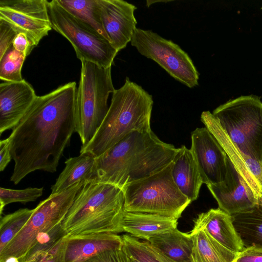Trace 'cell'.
I'll use <instances>...</instances> for the list:
<instances>
[{
    "label": "cell",
    "instance_id": "obj_32",
    "mask_svg": "<svg viewBox=\"0 0 262 262\" xmlns=\"http://www.w3.org/2000/svg\"><path fill=\"white\" fill-rule=\"evenodd\" d=\"M18 33L10 24L0 19V58L12 45L14 39Z\"/></svg>",
    "mask_w": 262,
    "mask_h": 262
},
{
    "label": "cell",
    "instance_id": "obj_14",
    "mask_svg": "<svg viewBox=\"0 0 262 262\" xmlns=\"http://www.w3.org/2000/svg\"><path fill=\"white\" fill-rule=\"evenodd\" d=\"M201 120L215 137L239 173L258 198L262 195V163L242 153L223 130L209 111L203 112Z\"/></svg>",
    "mask_w": 262,
    "mask_h": 262
},
{
    "label": "cell",
    "instance_id": "obj_7",
    "mask_svg": "<svg viewBox=\"0 0 262 262\" xmlns=\"http://www.w3.org/2000/svg\"><path fill=\"white\" fill-rule=\"evenodd\" d=\"M243 154L262 163V102L253 95L228 101L212 113Z\"/></svg>",
    "mask_w": 262,
    "mask_h": 262
},
{
    "label": "cell",
    "instance_id": "obj_3",
    "mask_svg": "<svg viewBox=\"0 0 262 262\" xmlns=\"http://www.w3.org/2000/svg\"><path fill=\"white\" fill-rule=\"evenodd\" d=\"M107 113L91 141L80 153L97 157L134 131L150 130L154 101L152 96L126 77L120 88L113 93Z\"/></svg>",
    "mask_w": 262,
    "mask_h": 262
},
{
    "label": "cell",
    "instance_id": "obj_23",
    "mask_svg": "<svg viewBox=\"0 0 262 262\" xmlns=\"http://www.w3.org/2000/svg\"><path fill=\"white\" fill-rule=\"evenodd\" d=\"M192 262H233L238 253L223 246L205 230L192 229Z\"/></svg>",
    "mask_w": 262,
    "mask_h": 262
},
{
    "label": "cell",
    "instance_id": "obj_16",
    "mask_svg": "<svg viewBox=\"0 0 262 262\" xmlns=\"http://www.w3.org/2000/svg\"><path fill=\"white\" fill-rule=\"evenodd\" d=\"M37 96L25 79L0 83V134L13 128L20 121Z\"/></svg>",
    "mask_w": 262,
    "mask_h": 262
},
{
    "label": "cell",
    "instance_id": "obj_1",
    "mask_svg": "<svg viewBox=\"0 0 262 262\" xmlns=\"http://www.w3.org/2000/svg\"><path fill=\"white\" fill-rule=\"evenodd\" d=\"M76 83L71 82L37 96L8 137L14 167L10 181L18 184L36 170L56 171L75 132Z\"/></svg>",
    "mask_w": 262,
    "mask_h": 262
},
{
    "label": "cell",
    "instance_id": "obj_25",
    "mask_svg": "<svg viewBox=\"0 0 262 262\" xmlns=\"http://www.w3.org/2000/svg\"><path fill=\"white\" fill-rule=\"evenodd\" d=\"M57 2L69 13L108 40L101 21L99 0H57Z\"/></svg>",
    "mask_w": 262,
    "mask_h": 262
},
{
    "label": "cell",
    "instance_id": "obj_2",
    "mask_svg": "<svg viewBox=\"0 0 262 262\" xmlns=\"http://www.w3.org/2000/svg\"><path fill=\"white\" fill-rule=\"evenodd\" d=\"M177 149L160 140L151 129L132 132L96 157L93 180L123 189L166 167Z\"/></svg>",
    "mask_w": 262,
    "mask_h": 262
},
{
    "label": "cell",
    "instance_id": "obj_31",
    "mask_svg": "<svg viewBox=\"0 0 262 262\" xmlns=\"http://www.w3.org/2000/svg\"><path fill=\"white\" fill-rule=\"evenodd\" d=\"M83 262H131L123 246L101 252Z\"/></svg>",
    "mask_w": 262,
    "mask_h": 262
},
{
    "label": "cell",
    "instance_id": "obj_12",
    "mask_svg": "<svg viewBox=\"0 0 262 262\" xmlns=\"http://www.w3.org/2000/svg\"><path fill=\"white\" fill-rule=\"evenodd\" d=\"M190 149L197 164L203 183L206 185L223 183L228 172V156L206 127L191 133Z\"/></svg>",
    "mask_w": 262,
    "mask_h": 262
},
{
    "label": "cell",
    "instance_id": "obj_34",
    "mask_svg": "<svg viewBox=\"0 0 262 262\" xmlns=\"http://www.w3.org/2000/svg\"><path fill=\"white\" fill-rule=\"evenodd\" d=\"M233 262H262V246L245 248L238 253Z\"/></svg>",
    "mask_w": 262,
    "mask_h": 262
},
{
    "label": "cell",
    "instance_id": "obj_4",
    "mask_svg": "<svg viewBox=\"0 0 262 262\" xmlns=\"http://www.w3.org/2000/svg\"><path fill=\"white\" fill-rule=\"evenodd\" d=\"M122 189L93 179L85 181L62 225L69 236L120 233L123 211Z\"/></svg>",
    "mask_w": 262,
    "mask_h": 262
},
{
    "label": "cell",
    "instance_id": "obj_19",
    "mask_svg": "<svg viewBox=\"0 0 262 262\" xmlns=\"http://www.w3.org/2000/svg\"><path fill=\"white\" fill-rule=\"evenodd\" d=\"M177 219L156 214L123 211L120 232L147 241L151 237L177 228Z\"/></svg>",
    "mask_w": 262,
    "mask_h": 262
},
{
    "label": "cell",
    "instance_id": "obj_28",
    "mask_svg": "<svg viewBox=\"0 0 262 262\" xmlns=\"http://www.w3.org/2000/svg\"><path fill=\"white\" fill-rule=\"evenodd\" d=\"M33 211L34 209H19L1 217L0 252L20 231Z\"/></svg>",
    "mask_w": 262,
    "mask_h": 262
},
{
    "label": "cell",
    "instance_id": "obj_36",
    "mask_svg": "<svg viewBox=\"0 0 262 262\" xmlns=\"http://www.w3.org/2000/svg\"><path fill=\"white\" fill-rule=\"evenodd\" d=\"M12 159L9 138L0 142V170L3 171Z\"/></svg>",
    "mask_w": 262,
    "mask_h": 262
},
{
    "label": "cell",
    "instance_id": "obj_21",
    "mask_svg": "<svg viewBox=\"0 0 262 262\" xmlns=\"http://www.w3.org/2000/svg\"><path fill=\"white\" fill-rule=\"evenodd\" d=\"M96 158L91 153L83 152L67 159L64 168L51 187V194L61 192L79 182L94 179L96 176Z\"/></svg>",
    "mask_w": 262,
    "mask_h": 262
},
{
    "label": "cell",
    "instance_id": "obj_33",
    "mask_svg": "<svg viewBox=\"0 0 262 262\" xmlns=\"http://www.w3.org/2000/svg\"><path fill=\"white\" fill-rule=\"evenodd\" d=\"M67 237L49 252L31 262H65Z\"/></svg>",
    "mask_w": 262,
    "mask_h": 262
},
{
    "label": "cell",
    "instance_id": "obj_13",
    "mask_svg": "<svg viewBox=\"0 0 262 262\" xmlns=\"http://www.w3.org/2000/svg\"><path fill=\"white\" fill-rule=\"evenodd\" d=\"M207 186L216 201L219 208L230 215L248 210L258 203V195L229 158L226 180L221 184Z\"/></svg>",
    "mask_w": 262,
    "mask_h": 262
},
{
    "label": "cell",
    "instance_id": "obj_35",
    "mask_svg": "<svg viewBox=\"0 0 262 262\" xmlns=\"http://www.w3.org/2000/svg\"><path fill=\"white\" fill-rule=\"evenodd\" d=\"M12 45L15 49L23 53L26 57L34 48L27 36L23 33H18L17 34Z\"/></svg>",
    "mask_w": 262,
    "mask_h": 262
},
{
    "label": "cell",
    "instance_id": "obj_11",
    "mask_svg": "<svg viewBox=\"0 0 262 262\" xmlns=\"http://www.w3.org/2000/svg\"><path fill=\"white\" fill-rule=\"evenodd\" d=\"M47 0H0V19L10 24L18 33L25 34L37 46L52 29Z\"/></svg>",
    "mask_w": 262,
    "mask_h": 262
},
{
    "label": "cell",
    "instance_id": "obj_20",
    "mask_svg": "<svg viewBox=\"0 0 262 262\" xmlns=\"http://www.w3.org/2000/svg\"><path fill=\"white\" fill-rule=\"evenodd\" d=\"M171 174L182 193L191 202L198 199L203 182L191 150L184 145L177 149L172 161Z\"/></svg>",
    "mask_w": 262,
    "mask_h": 262
},
{
    "label": "cell",
    "instance_id": "obj_18",
    "mask_svg": "<svg viewBox=\"0 0 262 262\" xmlns=\"http://www.w3.org/2000/svg\"><path fill=\"white\" fill-rule=\"evenodd\" d=\"M122 246V236L116 233L68 236L65 262H83L101 252Z\"/></svg>",
    "mask_w": 262,
    "mask_h": 262
},
{
    "label": "cell",
    "instance_id": "obj_27",
    "mask_svg": "<svg viewBox=\"0 0 262 262\" xmlns=\"http://www.w3.org/2000/svg\"><path fill=\"white\" fill-rule=\"evenodd\" d=\"M68 234L61 223L49 230L40 233L31 247L19 262H31L53 249Z\"/></svg>",
    "mask_w": 262,
    "mask_h": 262
},
{
    "label": "cell",
    "instance_id": "obj_6",
    "mask_svg": "<svg viewBox=\"0 0 262 262\" xmlns=\"http://www.w3.org/2000/svg\"><path fill=\"white\" fill-rule=\"evenodd\" d=\"M172 162L148 177L125 186L123 211L156 214L178 220L191 203L171 177Z\"/></svg>",
    "mask_w": 262,
    "mask_h": 262
},
{
    "label": "cell",
    "instance_id": "obj_37",
    "mask_svg": "<svg viewBox=\"0 0 262 262\" xmlns=\"http://www.w3.org/2000/svg\"><path fill=\"white\" fill-rule=\"evenodd\" d=\"M5 262H19L18 258L14 257L11 256L8 257Z\"/></svg>",
    "mask_w": 262,
    "mask_h": 262
},
{
    "label": "cell",
    "instance_id": "obj_15",
    "mask_svg": "<svg viewBox=\"0 0 262 262\" xmlns=\"http://www.w3.org/2000/svg\"><path fill=\"white\" fill-rule=\"evenodd\" d=\"M103 29L112 46L118 52L131 41L137 20V7L123 0H99Z\"/></svg>",
    "mask_w": 262,
    "mask_h": 262
},
{
    "label": "cell",
    "instance_id": "obj_9",
    "mask_svg": "<svg viewBox=\"0 0 262 262\" xmlns=\"http://www.w3.org/2000/svg\"><path fill=\"white\" fill-rule=\"evenodd\" d=\"M79 182L57 194H51L41 201L20 231L0 252V262L9 257L22 259L37 235L61 223L84 183Z\"/></svg>",
    "mask_w": 262,
    "mask_h": 262
},
{
    "label": "cell",
    "instance_id": "obj_30",
    "mask_svg": "<svg viewBox=\"0 0 262 262\" xmlns=\"http://www.w3.org/2000/svg\"><path fill=\"white\" fill-rule=\"evenodd\" d=\"M43 188H27L15 190L1 187L0 188V214L8 204L19 202L25 204L33 202L41 196Z\"/></svg>",
    "mask_w": 262,
    "mask_h": 262
},
{
    "label": "cell",
    "instance_id": "obj_22",
    "mask_svg": "<svg viewBox=\"0 0 262 262\" xmlns=\"http://www.w3.org/2000/svg\"><path fill=\"white\" fill-rule=\"evenodd\" d=\"M147 241L156 250L175 262H192L193 242L190 233L182 232L176 228Z\"/></svg>",
    "mask_w": 262,
    "mask_h": 262
},
{
    "label": "cell",
    "instance_id": "obj_24",
    "mask_svg": "<svg viewBox=\"0 0 262 262\" xmlns=\"http://www.w3.org/2000/svg\"><path fill=\"white\" fill-rule=\"evenodd\" d=\"M231 217L245 248L262 246V195L253 208Z\"/></svg>",
    "mask_w": 262,
    "mask_h": 262
},
{
    "label": "cell",
    "instance_id": "obj_10",
    "mask_svg": "<svg viewBox=\"0 0 262 262\" xmlns=\"http://www.w3.org/2000/svg\"><path fill=\"white\" fill-rule=\"evenodd\" d=\"M132 46L163 68L170 76L190 88L198 85L199 73L188 55L178 45L151 30L136 28Z\"/></svg>",
    "mask_w": 262,
    "mask_h": 262
},
{
    "label": "cell",
    "instance_id": "obj_8",
    "mask_svg": "<svg viewBox=\"0 0 262 262\" xmlns=\"http://www.w3.org/2000/svg\"><path fill=\"white\" fill-rule=\"evenodd\" d=\"M47 7L52 29L68 40L80 61L111 67L118 51L106 38L69 13L57 0L48 1Z\"/></svg>",
    "mask_w": 262,
    "mask_h": 262
},
{
    "label": "cell",
    "instance_id": "obj_26",
    "mask_svg": "<svg viewBox=\"0 0 262 262\" xmlns=\"http://www.w3.org/2000/svg\"><path fill=\"white\" fill-rule=\"evenodd\" d=\"M121 236L125 252L137 262H175L156 250L148 241H140L129 234Z\"/></svg>",
    "mask_w": 262,
    "mask_h": 262
},
{
    "label": "cell",
    "instance_id": "obj_17",
    "mask_svg": "<svg viewBox=\"0 0 262 262\" xmlns=\"http://www.w3.org/2000/svg\"><path fill=\"white\" fill-rule=\"evenodd\" d=\"M192 229H203L227 249L239 253L245 249L236 231L231 215L220 208L210 209L199 214L194 220Z\"/></svg>",
    "mask_w": 262,
    "mask_h": 262
},
{
    "label": "cell",
    "instance_id": "obj_38",
    "mask_svg": "<svg viewBox=\"0 0 262 262\" xmlns=\"http://www.w3.org/2000/svg\"><path fill=\"white\" fill-rule=\"evenodd\" d=\"M131 259V262H137L136 261H135L134 260L132 259V258H130Z\"/></svg>",
    "mask_w": 262,
    "mask_h": 262
},
{
    "label": "cell",
    "instance_id": "obj_5",
    "mask_svg": "<svg viewBox=\"0 0 262 262\" xmlns=\"http://www.w3.org/2000/svg\"><path fill=\"white\" fill-rule=\"evenodd\" d=\"M81 68L75 102V132L81 147L93 138L108 110L107 100L114 92L111 67L105 68L85 60Z\"/></svg>",
    "mask_w": 262,
    "mask_h": 262
},
{
    "label": "cell",
    "instance_id": "obj_29",
    "mask_svg": "<svg viewBox=\"0 0 262 262\" xmlns=\"http://www.w3.org/2000/svg\"><path fill=\"white\" fill-rule=\"evenodd\" d=\"M26 56L11 45L0 58V79L3 81L23 80L21 68Z\"/></svg>",
    "mask_w": 262,
    "mask_h": 262
}]
</instances>
